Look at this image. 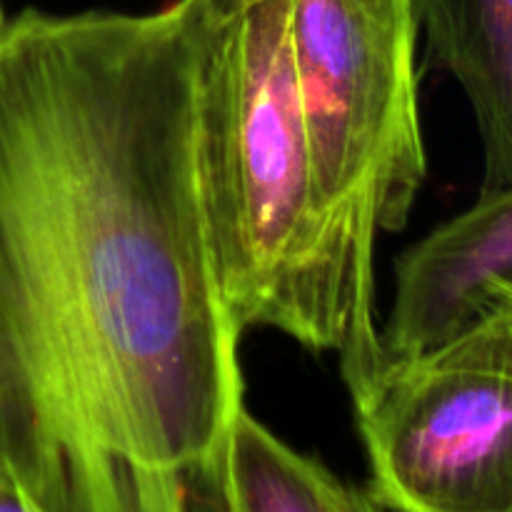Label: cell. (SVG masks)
Here are the masks:
<instances>
[{
    "mask_svg": "<svg viewBox=\"0 0 512 512\" xmlns=\"http://www.w3.org/2000/svg\"><path fill=\"white\" fill-rule=\"evenodd\" d=\"M428 55L460 85L483 148L480 193L512 185V0H415Z\"/></svg>",
    "mask_w": 512,
    "mask_h": 512,
    "instance_id": "obj_6",
    "label": "cell"
},
{
    "mask_svg": "<svg viewBox=\"0 0 512 512\" xmlns=\"http://www.w3.org/2000/svg\"><path fill=\"white\" fill-rule=\"evenodd\" d=\"M512 285V185L408 245L380 328L385 358H423L458 338L483 310L490 285Z\"/></svg>",
    "mask_w": 512,
    "mask_h": 512,
    "instance_id": "obj_5",
    "label": "cell"
},
{
    "mask_svg": "<svg viewBox=\"0 0 512 512\" xmlns=\"http://www.w3.org/2000/svg\"><path fill=\"white\" fill-rule=\"evenodd\" d=\"M0 512H38L13 478L0 470Z\"/></svg>",
    "mask_w": 512,
    "mask_h": 512,
    "instance_id": "obj_9",
    "label": "cell"
},
{
    "mask_svg": "<svg viewBox=\"0 0 512 512\" xmlns=\"http://www.w3.org/2000/svg\"><path fill=\"white\" fill-rule=\"evenodd\" d=\"M5 20H8V15H5L3 3H0V28H3V25H5Z\"/></svg>",
    "mask_w": 512,
    "mask_h": 512,
    "instance_id": "obj_11",
    "label": "cell"
},
{
    "mask_svg": "<svg viewBox=\"0 0 512 512\" xmlns=\"http://www.w3.org/2000/svg\"><path fill=\"white\" fill-rule=\"evenodd\" d=\"M350 488L243 408L230 425L213 493L220 512H345Z\"/></svg>",
    "mask_w": 512,
    "mask_h": 512,
    "instance_id": "obj_7",
    "label": "cell"
},
{
    "mask_svg": "<svg viewBox=\"0 0 512 512\" xmlns=\"http://www.w3.org/2000/svg\"><path fill=\"white\" fill-rule=\"evenodd\" d=\"M385 512H512V378L385 358L348 388Z\"/></svg>",
    "mask_w": 512,
    "mask_h": 512,
    "instance_id": "obj_4",
    "label": "cell"
},
{
    "mask_svg": "<svg viewBox=\"0 0 512 512\" xmlns=\"http://www.w3.org/2000/svg\"><path fill=\"white\" fill-rule=\"evenodd\" d=\"M290 38L320 198L370 368L385 360L375 250L428 178L415 0H290Z\"/></svg>",
    "mask_w": 512,
    "mask_h": 512,
    "instance_id": "obj_3",
    "label": "cell"
},
{
    "mask_svg": "<svg viewBox=\"0 0 512 512\" xmlns=\"http://www.w3.org/2000/svg\"><path fill=\"white\" fill-rule=\"evenodd\" d=\"M203 43V0L0 28V470L38 512H193L245 408Z\"/></svg>",
    "mask_w": 512,
    "mask_h": 512,
    "instance_id": "obj_1",
    "label": "cell"
},
{
    "mask_svg": "<svg viewBox=\"0 0 512 512\" xmlns=\"http://www.w3.org/2000/svg\"><path fill=\"white\" fill-rule=\"evenodd\" d=\"M198 168L220 288L245 330L335 353L345 385L373 373L320 198L290 38V0H203Z\"/></svg>",
    "mask_w": 512,
    "mask_h": 512,
    "instance_id": "obj_2",
    "label": "cell"
},
{
    "mask_svg": "<svg viewBox=\"0 0 512 512\" xmlns=\"http://www.w3.org/2000/svg\"><path fill=\"white\" fill-rule=\"evenodd\" d=\"M423 358L445 365L495 370L512 378V285H490L475 323H470L448 345Z\"/></svg>",
    "mask_w": 512,
    "mask_h": 512,
    "instance_id": "obj_8",
    "label": "cell"
},
{
    "mask_svg": "<svg viewBox=\"0 0 512 512\" xmlns=\"http://www.w3.org/2000/svg\"><path fill=\"white\" fill-rule=\"evenodd\" d=\"M345 512H385L375 503L373 498L368 495V490H360V488H350V498H348V508Z\"/></svg>",
    "mask_w": 512,
    "mask_h": 512,
    "instance_id": "obj_10",
    "label": "cell"
}]
</instances>
